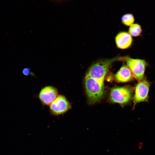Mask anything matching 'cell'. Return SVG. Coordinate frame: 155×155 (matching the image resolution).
Returning a JSON list of instances; mask_svg holds the SVG:
<instances>
[{"label": "cell", "mask_w": 155, "mask_h": 155, "mask_svg": "<svg viewBox=\"0 0 155 155\" xmlns=\"http://www.w3.org/2000/svg\"><path fill=\"white\" fill-rule=\"evenodd\" d=\"M119 60L125 61L130 69L133 77L140 81L144 80L145 71L147 65L145 60L134 59L128 56L119 57Z\"/></svg>", "instance_id": "obj_1"}, {"label": "cell", "mask_w": 155, "mask_h": 155, "mask_svg": "<svg viewBox=\"0 0 155 155\" xmlns=\"http://www.w3.org/2000/svg\"><path fill=\"white\" fill-rule=\"evenodd\" d=\"M119 57L99 61L93 64L89 68L86 75L104 79L111 64Z\"/></svg>", "instance_id": "obj_2"}, {"label": "cell", "mask_w": 155, "mask_h": 155, "mask_svg": "<svg viewBox=\"0 0 155 155\" xmlns=\"http://www.w3.org/2000/svg\"><path fill=\"white\" fill-rule=\"evenodd\" d=\"M132 90L127 87H115L112 89L110 99L113 102L121 104L128 102L131 97Z\"/></svg>", "instance_id": "obj_3"}, {"label": "cell", "mask_w": 155, "mask_h": 155, "mask_svg": "<svg viewBox=\"0 0 155 155\" xmlns=\"http://www.w3.org/2000/svg\"><path fill=\"white\" fill-rule=\"evenodd\" d=\"M49 106L51 114L55 116L63 114L71 108L70 102L66 97L62 95H59Z\"/></svg>", "instance_id": "obj_4"}, {"label": "cell", "mask_w": 155, "mask_h": 155, "mask_svg": "<svg viewBox=\"0 0 155 155\" xmlns=\"http://www.w3.org/2000/svg\"><path fill=\"white\" fill-rule=\"evenodd\" d=\"M139 82L135 88L133 98L134 106L138 103L148 102V100L150 83L144 79Z\"/></svg>", "instance_id": "obj_5"}, {"label": "cell", "mask_w": 155, "mask_h": 155, "mask_svg": "<svg viewBox=\"0 0 155 155\" xmlns=\"http://www.w3.org/2000/svg\"><path fill=\"white\" fill-rule=\"evenodd\" d=\"M58 95L57 88L49 86L44 87L41 90L38 97L43 105L49 106Z\"/></svg>", "instance_id": "obj_6"}, {"label": "cell", "mask_w": 155, "mask_h": 155, "mask_svg": "<svg viewBox=\"0 0 155 155\" xmlns=\"http://www.w3.org/2000/svg\"><path fill=\"white\" fill-rule=\"evenodd\" d=\"M115 41L119 48L125 49L129 47L131 45L133 39L129 33L126 32H121L116 36Z\"/></svg>", "instance_id": "obj_7"}, {"label": "cell", "mask_w": 155, "mask_h": 155, "mask_svg": "<svg viewBox=\"0 0 155 155\" xmlns=\"http://www.w3.org/2000/svg\"><path fill=\"white\" fill-rule=\"evenodd\" d=\"M133 76L130 68L127 65L122 66L115 75L116 81L119 82H126L131 81Z\"/></svg>", "instance_id": "obj_8"}, {"label": "cell", "mask_w": 155, "mask_h": 155, "mask_svg": "<svg viewBox=\"0 0 155 155\" xmlns=\"http://www.w3.org/2000/svg\"><path fill=\"white\" fill-rule=\"evenodd\" d=\"M142 30L140 26L137 24H133L129 28V34L133 36H137L141 34Z\"/></svg>", "instance_id": "obj_9"}, {"label": "cell", "mask_w": 155, "mask_h": 155, "mask_svg": "<svg viewBox=\"0 0 155 155\" xmlns=\"http://www.w3.org/2000/svg\"><path fill=\"white\" fill-rule=\"evenodd\" d=\"M121 19L123 23L127 26H131L133 25L135 21L134 17L131 13H127L123 15Z\"/></svg>", "instance_id": "obj_10"}, {"label": "cell", "mask_w": 155, "mask_h": 155, "mask_svg": "<svg viewBox=\"0 0 155 155\" xmlns=\"http://www.w3.org/2000/svg\"><path fill=\"white\" fill-rule=\"evenodd\" d=\"M30 69L28 68H25L22 70V73L25 75L27 76L30 74Z\"/></svg>", "instance_id": "obj_11"}, {"label": "cell", "mask_w": 155, "mask_h": 155, "mask_svg": "<svg viewBox=\"0 0 155 155\" xmlns=\"http://www.w3.org/2000/svg\"><path fill=\"white\" fill-rule=\"evenodd\" d=\"M144 143L142 142H140L138 145V148L139 150H141L143 147Z\"/></svg>", "instance_id": "obj_12"}]
</instances>
